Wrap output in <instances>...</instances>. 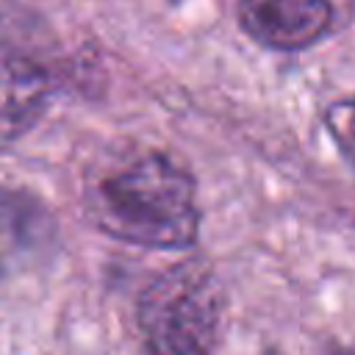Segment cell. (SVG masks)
Listing matches in <instances>:
<instances>
[{"mask_svg":"<svg viewBox=\"0 0 355 355\" xmlns=\"http://www.w3.org/2000/svg\"><path fill=\"white\" fill-rule=\"evenodd\" d=\"M83 205L97 230L125 244L183 250L200 236L197 183L158 150L125 147L103 155L86 175Z\"/></svg>","mask_w":355,"mask_h":355,"instance_id":"obj_1","label":"cell"},{"mask_svg":"<svg viewBox=\"0 0 355 355\" xmlns=\"http://www.w3.org/2000/svg\"><path fill=\"white\" fill-rule=\"evenodd\" d=\"M222 324V291L208 266L186 261L158 275L139 300V327L155 352H205Z\"/></svg>","mask_w":355,"mask_h":355,"instance_id":"obj_2","label":"cell"},{"mask_svg":"<svg viewBox=\"0 0 355 355\" xmlns=\"http://www.w3.org/2000/svg\"><path fill=\"white\" fill-rule=\"evenodd\" d=\"M330 0H239L241 31L269 50H305L333 28Z\"/></svg>","mask_w":355,"mask_h":355,"instance_id":"obj_3","label":"cell"},{"mask_svg":"<svg viewBox=\"0 0 355 355\" xmlns=\"http://www.w3.org/2000/svg\"><path fill=\"white\" fill-rule=\"evenodd\" d=\"M55 241V222L39 197L0 186V277L42 261Z\"/></svg>","mask_w":355,"mask_h":355,"instance_id":"obj_4","label":"cell"}]
</instances>
